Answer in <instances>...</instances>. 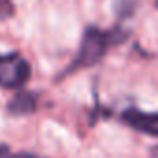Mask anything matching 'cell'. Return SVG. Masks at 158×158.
Listing matches in <instances>:
<instances>
[{"instance_id": "52a82bcc", "label": "cell", "mask_w": 158, "mask_h": 158, "mask_svg": "<svg viewBox=\"0 0 158 158\" xmlns=\"http://www.w3.org/2000/svg\"><path fill=\"white\" fill-rule=\"evenodd\" d=\"M13 13H15V6L11 0H0V21L13 17Z\"/></svg>"}, {"instance_id": "7a4b0ae2", "label": "cell", "mask_w": 158, "mask_h": 158, "mask_svg": "<svg viewBox=\"0 0 158 158\" xmlns=\"http://www.w3.org/2000/svg\"><path fill=\"white\" fill-rule=\"evenodd\" d=\"M32 67L28 60L19 52L0 54V88L21 89L30 80Z\"/></svg>"}, {"instance_id": "ba28073f", "label": "cell", "mask_w": 158, "mask_h": 158, "mask_svg": "<svg viewBox=\"0 0 158 158\" xmlns=\"http://www.w3.org/2000/svg\"><path fill=\"white\" fill-rule=\"evenodd\" d=\"M151 156H152V158H158V145H156V147H152V151H151Z\"/></svg>"}, {"instance_id": "6da1fadb", "label": "cell", "mask_w": 158, "mask_h": 158, "mask_svg": "<svg viewBox=\"0 0 158 158\" xmlns=\"http://www.w3.org/2000/svg\"><path fill=\"white\" fill-rule=\"evenodd\" d=\"M128 37H130V30L125 28L121 23L114 24L108 30H102V28H99L95 24L86 26L76 56L61 71V74L58 76V80H63L65 76H71L76 71H82V69H89V67L99 65L114 47L123 45Z\"/></svg>"}, {"instance_id": "8992f818", "label": "cell", "mask_w": 158, "mask_h": 158, "mask_svg": "<svg viewBox=\"0 0 158 158\" xmlns=\"http://www.w3.org/2000/svg\"><path fill=\"white\" fill-rule=\"evenodd\" d=\"M0 158H41L34 152H13L8 145H0Z\"/></svg>"}, {"instance_id": "277c9868", "label": "cell", "mask_w": 158, "mask_h": 158, "mask_svg": "<svg viewBox=\"0 0 158 158\" xmlns=\"http://www.w3.org/2000/svg\"><path fill=\"white\" fill-rule=\"evenodd\" d=\"M35 110H37V95L34 91H26L23 88L8 102V112H10V115H15V117L30 115Z\"/></svg>"}, {"instance_id": "5b68a950", "label": "cell", "mask_w": 158, "mask_h": 158, "mask_svg": "<svg viewBox=\"0 0 158 158\" xmlns=\"http://www.w3.org/2000/svg\"><path fill=\"white\" fill-rule=\"evenodd\" d=\"M136 0H117L115 2V11H117V17L123 21V19H128L134 15V10H136Z\"/></svg>"}, {"instance_id": "3957f363", "label": "cell", "mask_w": 158, "mask_h": 158, "mask_svg": "<svg viewBox=\"0 0 158 158\" xmlns=\"http://www.w3.org/2000/svg\"><path fill=\"white\" fill-rule=\"evenodd\" d=\"M119 121L136 132L158 138V112H145L136 106H128V108L121 110Z\"/></svg>"}, {"instance_id": "9c48e42d", "label": "cell", "mask_w": 158, "mask_h": 158, "mask_svg": "<svg viewBox=\"0 0 158 158\" xmlns=\"http://www.w3.org/2000/svg\"><path fill=\"white\" fill-rule=\"evenodd\" d=\"M152 4H154V8L158 10V0H152Z\"/></svg>"}]
</instances>
